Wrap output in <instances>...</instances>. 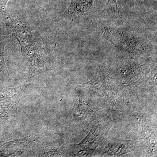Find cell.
Masks as SVG:
<instances>
[{
  "label": "cell",
  "mask_w": 157,
  "mask_h": 157,
  "mask_svg": "<svg viewBox=\"0 0 157 157\" xmlns=\"http://www.w3.org/2000/svg\"><path fill=\"white\" fill-rule=\"evenodd\" d=\"M0 20L6 24L8 34L17 39L21 53L29 62V73L26 84L50 70L47 66L48 50L27 14L6 9L0 13Z\"/></svg>",
  "instance_id": "cell-1"
},
{
  "label": "cell",
  "mask_w": 157,
  "mask_h": 157,
  "mask_svg": "<svg viewBox=\"0 0 157 157\" xmlns=\"http://www.w3.org/2000/svg\"><path fill=\"white\" fill-rule=\"evenodd\" d=\"M101 33L124 55L139 56L147 53L151 48L145 37L131 29L105 26L101 29Z\"/></svg>",
  "instance_id": "cell-2"
},
{
  "label": "cell",
  "mask_w": 157,
  "mask_h": 157,
  "mask_svg": "<svg viewBox=\"0 0 157 157\" xmlns=\"http://www.w3.org/2000/svg\"><path fill=\"white\" fill-rule=\"evenodd\" d=\"M25 83L17 87L7 88L0 93V123L15 120Z\"/></svg>",
  "instance_id": "cell-3"
},
{
  "label": "cell",
  "mask_w": 157,
  "mask_h": 157,
  "mask_svg": "<svg viewBox=\"0 0 157 157\" xmlns=\"http://www.w3.org/2000/svg\"><path fill=\"white\" fill-rule=\"evenodd\" d=\"M95 0H70V6L61 14L62 19L75 20L85 15L93 7Z\"/></svg>",
  "instance_id": "cell-4"
},
{
  "label": "cell",
  "mask_w": 157,
  "mask_h": 157,
  "mask_svg": "<svg viewBox=\"0 0 157 157\" xmlns=\"http://www.w3.org/2000/svg\"><path fill=\"white\" fill-rule=\"evenodd\" d=\"M9 40L7 36H3L0 34V72L6 76L8 75V72L4 59V50Z\"/></svg>",
  "instance_id": "cell-5"
},
{
  "label": "cell",
  "mask_w": 157,
  "mask_h": 157,
  "mask_svg": "<svg viewBox=\"0 0 157 157\" xmlns=\"http://www.w3.org/2000/svg\"><path fill=\"white\" fill-rule=\"evenodd\" d=\"M107 5L110 12L116 15H119V10L118 7L117 0H108Z\"/></svg>",
  "instance_id": "cell-6"
},
{
  "label": "cell",
  "mask_w": 157,
  "mask_h": 157,
  "mask_svg": "<svg viewBox=\"0 0 157 157\" xmlns=\"http://www.w3.org/2000/svg\"><path fill=\"white\" fill-rule=\"evenodd\" d=\"M9 0H0V13L5 11Z\"/></svg>",
  "instance_id": "cell-7"
}]
</instances>
